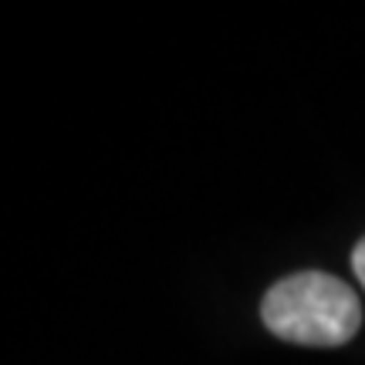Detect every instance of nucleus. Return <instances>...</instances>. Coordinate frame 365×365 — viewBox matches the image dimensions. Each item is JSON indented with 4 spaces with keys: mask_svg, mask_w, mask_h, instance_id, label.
Segmentation results:
<instances>
[{
    "mask_svg": "<svg viewBox=\"0 0 365 365\" xmlns=\"http://www.w3.org/2000/svg\"><path fill=\"white\" fill-rule=\"evenodd\" d=\"M264 325L298 345H345L362 325V304L341 277L301 271L264 294Z\"/></svg>",
    "mask_w": 365,
    "mask_h": 365,
    "instance_id": "1",
    "label": "nucleus"
},
{
    "mask_svg": "<svg viewBox=\"0 0 365 365\" xmlns=\"http://www.w3.org/2000/svg\"><path fill=\"white\" fill-rule=\"evenodd\" d=\"M352 267H355V277H359L362 287H365V237L355 244V250H352Z\"/></svg>",
    "mask_w": 365,
    "mask_h": 365,
    "instance_id": "2",
    "label": "nucleus"
}]
</instances>
